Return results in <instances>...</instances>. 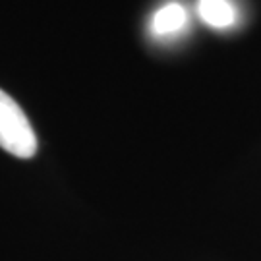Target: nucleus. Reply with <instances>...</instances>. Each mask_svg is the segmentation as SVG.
Listing matches in <instances>:
<instances>
[{
  "label": "nucleus",
  "instance_id": "obj_1",
  "mask_svg": "<svg viewBox=\"0 0 261 261\" xmlns=\"http://www.w3.org/2000/svg\"><path fill=\"white\" fill-rule=\"evenodd\" d=\"M0 147L19 159L33 157L37 151V138L25 112L2 89H0Z\"/></svg>",
  "mask_w": 261,
  "mask_h": 261
},
{
  "label": "nucleus",
  "instance_id": "obj_3",
  "mask_svg": "<svg viewBox=\"0 0 261 261\" xmlns=\"http://www.w3.org/2000/svg\"><path fill=\"white\" fill-rule=\"evenodd\" d=\"M197 12L199 18L215 29L230 28L236 21V8L230 0H199Z\"/></svg>",
  "mask_w": 261,
  "mask_h": 261
},
{
  "label": "nucleus",
  "instance_id": "obj_2",
  "mask_svg": "<svg viewBox=\"0 0 261 261\" xmlns=\"http://www.w3.org/2000/svg\"><path fill=\"white\" fill-rule=\"evenodd\" d=\"M186 8L180 2H167L155 12V16L151 19V31L157 37H168V35H176L178 31H182L186 28Z\"/></svg>",
  "mask_w": 261,
  "mask_h": 261
}]
</instances>
